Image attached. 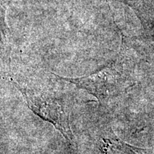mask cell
Listing matches in <instances>:
<instances>
[{"instance_id": "obj_1", "label": "cell", "mask_w": 154, "mask_h": 154, "mask_svg": "<svg viewBox=\"0 0 154 154\" xmlns=\"http://www.w3.org/2000/svg\"><path fill=\"white\" fill-rule=\"evenodd\" d=\"M22 92L31 110L42 120L52 124L72 143L74 136L70 127L69 112L64 103L49 94L34 93L26 89Z\"/></svg>"}, {"instance_id": "obj_2", "label": "cell", "mask_w": 154, "mask_h": 154, "mask_svg": "<svg viewBox=\"0 0 154 154\" xmlns=\"http://www.w3.org/2000/svg\"><path fill=\"white\" fill-rule=\"evenodd\" d=\"M67 80L87 90L101 102L109 99L112 96L115 88L114 78L111 69H105L89 76Z\"/></svg>"}, {"instance_id": "obj_3", "label": "cell", "mask_w": 154, "mask_h": 154, "mask_svg": "<svg viewBox=\"0 0 154 154\" xmlns=\"http://www.w3.org/2000/svg\"><path fill=\"white\" fill-rule=\"evenodd\" d=\"M101 148L103 154H147L146 150L125 143L113 133L103 137Z\"/></svg>"}]
</instances>
